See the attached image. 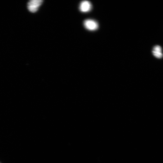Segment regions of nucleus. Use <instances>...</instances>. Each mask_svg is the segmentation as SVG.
<instances>
[{"label":"nucleus","instance_id":"nucleus-1","mask_svg":"<svg viewBox=\"0 0 163 163\" xmlns=\"http://www.w3.org/2000/svg\"><path fill=\"white\" fill-rule=\"evenodd\" d=\"M43 2V1L41 0H32L28 4V9L31 12H35L38 10Z\"/></svg>","mask_w":163,"mask_h":163},{"label":"nucleus","instance_id":"nucleus-2","mask_svg":"<svg viewBox=\"0 0 163 163\" xmlns=\"http://www.w3.org/2000/svg\"><path fill=\"white\" fill-rule=\"evenodd\" d=\"M85 28L90 31H94L97 30L98 28V24L97 22L92 19H87L85 20L84 23Z\"/></svg>","mask_w":163,"mask_h":163},{"label":"nucleus","instance_id":"nucleus-3","mask_svg":"<svg viewBox=\"0 0 163 163\" xmlns=\"http://www.w3.org/2000/svg\"><path fill=\"white\" fill-rule=\"evenodd\" d=\"M91 3L87 1L82 2L79 6V9L82 12H89L92 9Z\"/></svg>","mask_w":163,"mask_h":163},{"label":"nucleus","instance_id":"nucleus-4","mask_svg":"<svg viewBox=\"0 0 163 163\" xmlns=\"http://www.w3.org/2000/svg\"><path fill=\"white\" fill-rule=\"evenodd\" d=\"M152 53L154 56L157 58L160 59L163 57L162 48L159 45H157L154 46Z\"/></svg>","mask_w":163,"mask_h":163}]
</instances>
